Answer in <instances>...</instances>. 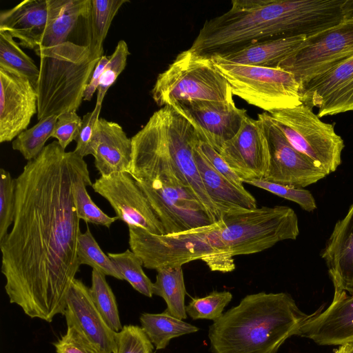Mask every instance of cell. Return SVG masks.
<instances>
[{
  "mask_svg": "<svg viewBox=\"0 0 353 353\" xmlns=\"http://www.w3.org/2000/svg\"><path fill=\"white\" fill-rule=\"evenodd\" d=\"M77 256L80 265H88L105 276L123 280L117 267L108 255L102 251L88 227L79 236Z\"/></svg>",
  "mask_w": 353,
  "mask_h": 353,
  "instance_id": "d6a6232c",
  "label": "cell"
},
{
  "mask_svg": "<svg viewBox=\"0 0 353 353\" xmlns=\"http://www.w3.org/2000/svg\"><path fill=\"white\" fill-rule=\"evenodd\" d=\"M353 56V17L307 37L278 68L292 74L301 85Z\"/></svg>",
  "mask_w": 353,
  "mask_h": 353,
  "instance_id": "8fae6325",
  "label": "cell"
},
{
  "mask_svg": "<svg viewBox=\"0 0 353 353\" xmlns=\"http://www.w3.org/2000/svg\"><path fill=\"white\" fill-rule=\"evenodd\" d=\"M227 80L232 94L266 112L301 105L300 85L290 72L234 63L218 54L210 57Z\"/></svg>",
  "mask_w": 353,
  "mask_h": 353,
  "instance_id": "9c48e42d",
  "label": "cell"
},
{
  "mask_svg": "<svg viewBox=\"0 0 353 353\" xmlns=\"http://www.w3.org/2000/svg\"><path fill=\"white\" fill-rule=\"evenodd\" d=\"M89 154L94 157V165L101 176L130 173L132 140L119 124L99 117L88 148L87 156Z\"/></svg>",
  "mask_w": 353,
  "mask_h": 353,
  "instance_id": "44dd1931",
  "label": "cell"
},
{
  "mask_svg": "<svg viewBox=\"0 0 353 353\" xmlns=\"http://www.w3.org/2000/svg\"><path fill=\"white\" fill-rule=\"evenodd\" d=\"M351 350V343L339 346L334 351V353H350Z\"/></svg>",
  "mask_w": 353,
  "mask_h": 353,
  "instance_id": "7dc6e473",
  "label": "cell"
},
{
  "mask_svg": "<svg viewBox=\"0 0 353 353\" xmlns=\"http://www.w3.org/2000/svg\"><path fill=\"white\" fill-rule=\"evenodd\" d=\"M47 19V0H26L1 12L0 31L18 39L21 46L35 52L41 41Z\"/></svg>",
  "mask_w": 353,
  "mask_h": 353,
  "instance_id": "603a6c76",
  "label": "cell"
},
{
  "mask_svg": "<svg viewBox=\"0 0 353 353\" xmlns=\"http://www.w3.org/2000/svg\"><path fill=\"white\" fill-rule=\"evenodd\" d=\"M82 125L81 118L76 112H66L58 116L51 137L57 139L64 150L74 140L76 141Z\"/></svg>",
  "mask_w": 353,
  "mask_h": 353,
  "instance_id": "60d3db41",
  "label": "cell"
},
{
  "mask_svg": "<svg viewBox=\"0 0 353 353\" xmlns=\"http://www.w3.org/2000/svg\"><path fill=\"white\" fill-rule=\"evenodd\" d=\"M130 54L127 43L124 40H120L117 43L114 52L110 57L101 76L97 89L96 104L102 105L108 90L125 69Z\"/></svg>",
  "mask_w": 353,
  "mask_h": 353,
  "instance_id": "74e56055",
  "label": "cell"
},
{
  "mask_svg": "<svg viewBox=\"0 0 353 353\" xmlns=\"http://www.w3.org/2000/svg\"><path fill=\"white\" fill-rule=\"evenodd\" d=\"M299 336L320 345L353 343V294L334 293L330 305L310 314L299 330Z\"/></svg>",
  "mask_w": 353,
  "mask_h": 353,
  "instance_id": "ffe728a7",
  "label": "cell"
},
{
  "mask_svg": "<svg viewBox=\"0 0 353 353\" xmlns=\"http://www.w3.org/2000/svg\"><path fill=\"white\" fill-rule=\"evenodd\" d=\"M135 181L148 198L165 234L213 223L199 201L184 188L161 178Z\"/></svg>",
  "mask_w": 353,
  "mask_h": 353,
  "instance_id": "7c38bea8",
  "label": "cell"
},
{
  "mask_svg": "<svg viewBox=\"0 0 353 353\" xmlns=\"http://www.w3.org/2000/svg\"><path fill=\"white\" fill-rule=\"evenodd\" d=\"M58 116L52 115L39 120L36 125L24 130L13 140L12 149L19 151L28 161L36 158L51 137Z\"/></svg>",
  "mask_w": 353,
  "mask_h": 353,
  "instance_id": "1f68e13d",
  "label": "cell"
},
{
  "mask_svg": "<svg viewBox=\"0 0 353 353\" xmlns=\"http://www.w3.org/2000/svg\"><path fill=\"white\" fill-rule=\"evenodd\" d=\"M258 119L265 131L270 155L269 167L263 179L303 188L327 175L323 168L289 143L268 112L259 114Z\"/></svg>",
  "mask_w": 353,
  "mask_h": 353,
  "instance_id": "4fadbf2b",
  "label": "cell"
},
{
  "mask_svg": "<svg viewBox=\"0 0 353 353\" xmlns=\"http://www.w3.org/2000/svg\"><path fill=\"white\" fill-rule=\"evenodd\" d=\"M289 143L311 159L327 174L341 163L344 141L334 130L312 109L301 103L297 106L268 112Z\"/></svg>",
  "mask_w": 353,
  "mask_h": 353,
  "instance_id": "30bf717a",
  "label": "cell"
},
{
  "mask_svg": "<svg viewBox=\"0 0 353 353\" xmlns=\"http://www.w3.org/2000/svg\"><path fill=\"white\" fill-rule=\"evenodd\" d=\"M157 272L153 294L164 299L167 305L166 312L179 319H185L186 289L182 267L166 268Z\"/></svg>",
  "mask_w": 353,
  "mask_h": 353,
  "instance_id": "83f0119b",
  "label": "cell"
},
{
  "mask_svg": "<svg viewBox=\"0 0 353 353\" xmlns=\"http://www.w3.org/2000/svg\"><path fill=\"white\" fill-rule=\"evenodd\" d=\"M197 148L209 164L217 172L236 187L241 189L245 188L241 179L230 168L219 152L201 140L199 141Z\"/></svg>",
  "mask_w": 353,
  "mask_h": 353,
  "instance_id": "7bdbcfd3",
  "label": "cell"
},
{
  "mask_svg": "<svg viewBox=\"0 0 353 353\" xmlns=\"http://www.w3.org/2000/svg\"><path fill=\"white\" fill-rule=\"evenodd\" d=\"M91 1L47 0V23L40 45L34 52L68 41L79 20L88 16Z\"/></svg>",
  "mask_w": 353,
  "mask_h": 353,
  "instance_id": "484cf974",
  "label": "cell"
},
{
  "mask_svg": "<svg viewBox=\"0 0 353 353\" xmlns=\"http://www.w3.org/2000/svg\"><path fill=\"white\" fill-rule=\"evenodd\" d=\"M350 353H353V343H351V350L350 351Z\"/></svg>",
  "mask_w": 353,
  "mask_h": 353,
  "instance_id": "c3c4849f",
  "label": "cell"
},
{
  "mask_svg": "<svg viewBox=\"0 0 353 353\" xmlns=\"http://www.w3.org/2000/svg\"><path fill=\"white\" fill-rule=\"evenodd\" d=\"M232 299L229 291H213L204 297L192 299L185 307L186 313L194 320L214 321L223 315L224 308Z\"/></svg>",
  "mask_w": 353,
  "mask_h": 353,
  "instance_id": "d590c367",
  "label": "cell"
},
{
  "mask_svg": "<svg viewBox=\"0 0 353 353\" xmlns=\"http://www.w3.org/2000/svg\"><path fill=\"white\" fill-rule=\"evenodd\" d=\"M0 67L8 68L26 77L36 89L39 68L19 47L8 33L0 31Z\"/></svg>",
  "mask_w": 353,
  "mask_h": 353,
  "instance_id": "4dcf8cb0",
  "label": "cell"
},
{
  "mask_svg": "<svg viewBox=\"0 0 353 353\" xmlns=\"http://www.w3.org/2000/svg\"><path fill=\"white\" fill-rule=\"evenodd\" d=\"M222 226L221 220L208 225L165 234L128 227L129 245L131 251L148 269L157 271L201 260L212 271L230 272L236 265L234 256L221 239Z\"/></svg>",
  "mask_w": 353,
  "mask_h": 353,
  "instance_id": "5b68a950",
  "label": "cell"
},
{
  "mask_svg": "<svg viewBox=\"0 0 353 353\" xmlns=\"http://www.w3.org/2000/svg\"><path fill=\"white\" fill-rule=\"evenodd\" d=\"M306 37H284L252 43L218 54L225 60L243 65L278 68L296 51Z\"/></svg>",
  "mask_w": 353,
  "mask_h": 353,
  "instance_id": "d4e9b609",
  "label": "cell"
},
{
  "mask_svg": "<svg viewBox=\"0 0 353 353\" xmlns=\"http://www.w3.org/2000/svg\"><path fill=\"white\" fill-rule=\"evenodd\" d=\"M92 187L109 202L118 219L128 227L141 228L155 234H165L148 198L129 173L100 176Z\"/></svg>",
  "mask_w": 353,
  "mask_h": 353,
  "instance_id": "5bb4252c",
  "label": "cell"
},
{
  "mask_svg": "<svg viewBox=\"0 0 353 353\" xmlns=\"http://www.w3.org/2000/svg\"><path fill=\"white\" fill-rule=\"evenodd\" d=\"M40 58L37 93V119L76 112L93 71L102 56L86 44L70 41L43 48Z\"/></svg>",
  "mask_w": 353,
  "mask_h": 353,
  "instance_id": "8992f818",
  "label": "cell"
},
{
  "mask_svg": "<svg viewBox=\"0 0 353 353\" xmlns=\"http://www.w3.org/2000/svg\"><path fill=\"white\" fill-rule=\"evenodd\" d=\"M90 291L92 301L105 323L114 332H119L123 326L116 298L106 281L105 275L95 270L92 271Z\"/></svg>",
  "mask_w": 353,
  "mask_h": 353,
  "instance_id": "836d02e7",
  "label": "cell"
},
{
  "mask_svg": "<svg viewBox=\"0 0 353 353\" xmlns=\"http://www.w3.org/2000/svg\"><path fill=\"white\" fill-rule=\"evenodd\" d=\"M195 162L206 192L223 216L243 210L256 208V201L245 188L241 189L217 172L197 148Z\"/></svg>",
  "mask_w": 353,
  "mask_h": 353,
  "instance_id": "cb8c5ba5",
  "label": "cell"
},
{
  "mask_svg": "<svg viewBox=\"0 0 353 353\" xmlns=\"http://www.w3.org/2000/svg\"><path fill=\"white\" fill-rule=\"evenodd\" d=\"M128 0H92L87 21L88 46L97 54L103 56V44L118 10Z\"/></svg>",
  "mask_w": 353,
  "mask_h": 353,
  "instance_id": "f1b7e54d",
  "label": "cell"
},
{
  "mask_svg": "<svg viewBox=\"0 0 353 353\" xmlns=\"http://www.w3.org/2000/svg\"><path fill=\"white\" fill-rule=\"evenodd\" d=\"M343 9L345 17H353V0H345Z\"/></svg>",
  "mask_w": 353,
  "mask_h": 353,
  "instance_id": "bcb514c9",
  "label": "cell"
},
{
  "mask_svg": "<svg viewBox=\"0 0 353 353\" xmlns=\"http://www.w3.org/2000/svg\"><path fill=\"white\" fill-rule=\"evenodd\" d=\"M0 243L13 224L15 208V179L3 168L0 169Z\"/></svg>",
  "mask_w": 353,
  "mask_h": 353,
  "instance_id": "8d00e7d4",
  "label": "cell"
},
{
  "mask_svg": "<svg viewBox=\"0 0 353 353\" xmlns=\"http://www.w3.org/2000/svg\"><path fill=\"white\" fill-rule=\"evenodd\" d=\"M221 220V239L234 256L261 252L299 234L297 215L288 206L243 210Z\"/></svg>",
  "mask_w": 353,
  "mask_h": 353,
  "instance_id": "ba28073f",
  "label": "cell"
},
{
  "mask_svg": "<svg viewBox=\"0 0 353 353\" xmlns=\"http://www.w3.org/2000/svg\"><path fill=\"white\" fill-rule=\"evenodd\" d=\"M86 168L83 157L54 141L15 179L14 221L0 243L1 272L10 302L30 318L51 322L64 314L80 267L72 186Z\"/></svg>",
  "mask_w": 353,
  "mask_h": 353,
  "instance_id": "6da1fadb",
  "label": "cell"
},
{
  "mask_svg": "<svg viewBox=\"0 0 353 353\" xmlns=\"http://www.w3.org/2000/svg\"><path fill=\"white\" fill-rule=\"evenodd\" d=\"M108 255L117 267L123 280L141 294L150 298L153 296V283L145 274L143 261L135 253L127 250Z\"/></svg>",
  "mask_w": 353,
  "mask_h": 353,
  "instance_id": "e575fe53",
  "label": "cell"
},
{
  "mask_svg": "<svg viewBox=\"0 0 353 353\" xmlns=\"http://www.w3.org/2000/svg\"><path fill=\"white\" fill-rule=\"evenodd\" d=\"M172 107L189 120L201 141L219 153L224 144L236 134L248 117L246 110L237 108L234 101H197Z\"/></svg>",
  "mask_w": 353,
  "mask_h": 353,
  "instance_id": "9a60e30c",
  "label": "cell"
},
{
  "mask_svg": "<svg viewBox=\"0 0 353 353\" xmlns=\"http://www.w3.org/2000/svg\"><path fill=\"white\" fill-rule=\"evenodd\" d=\"M72 327L103 353H116L117 332L105 323L95 306L88 288L75 279L66 296L64 314Z\"/></svg>",
  "mask_w": 353,
  "mask_h": 353,
  "instance_id": "d6986e66",
  "label": "cell"
},
{
  "mask_svg": "<svg viewBox=\"0 0 353 353\" xmlns=\"http://www.w3.org/2000/svg\"><path fill=\"white\" fill-rule=\"evenodd\" d=\"M88 168L81 172L74 179L72 186L73 201L77 217L86 223L110 228L118 219L117 216H110L103 212L92 200L86 187L92 186Z\"/></svg>",
  "mask_w": 353,
  "mask_h": 353,
  "instance_id": "f546056e",
  "label": "cell"
},
{
  "mask_svg": "<svg viewBox=\"0 0 353 353\" xmlns=\"http://www.w3.org/2000/svg\"><path fill=\"white\" fill-rule=\"evenodd\" d=\"M101 105L96 104L92 112L85 114L82 119L80 132L76 139L77 145L74 152L82 157L87 156V150L92 139L96 122L99 118Z\"/></svg>",
  "mask_w": 353,
  "mask_h": 353,
  "instance_id": "ee69618b",
  "label": "cell"
},
{
  "mask_svg": "<svg viewBox=\"0 0 353 353\" xmlns=\"http://www.w3.org/2000/svg\"><path fill=\"white\" fill-rule=\"evenodd\" d=\"M0 142H9L27 130L37 113V93L28 78L0 67Z\"/></svg>",
  "mask_w": 353,
  "mask_h": 353,
  "instance_id": "ac0fdd59",
  "label": "cell"
},
{
  "mask_svg": "<svg viewBox=\"0 0 353 353\" xmlns=\"http://www.w3.org/2000/svg\"><path fill=\"white\" fill-rule=\"evenodd\" d=\"M151 92L161 108L197 101H234L229 83L211 58L190 49L179 54L158 75Z\"/></svg>",
  "mask_w": 353,
  "mask_h": 353,
  "instance_id": "52a82bcc",
  "label": "cell"
},
{
  "mask_svg": "<svg viewBox=\"0 0 353 353\" xmlns=\"http://www.w3.org/2000/svg\"><path fill=\"white\" fill-rule=\"evenodd\" d=\"M345 0H232L225 13L207 20L189 48L210 57L254 43L310 37L343 21Z\"/></svg>",
  "mask_w": 353,
  "mask_h": 353,
  "instance_id": "7a4b0ae2",
  "label": "cell"
},
{
  "mask_svg": "<svg viewBox=\"0 0 353 353\" xmlns=\"http://www.w3.org/2000/svg\"><path fill=\"white\" fill-rule=\"evenodd\" d=\"M334 286V293L353 294V204L339 221L322 252Z\"/></svg>",
  "mask_w": 353,
  "mask_h": 353,
  "instance_id": "7402d4cb",
  "label": "cell"
},
{
  "mask_svg": "<svg viewBox=\"0 0 353 353\" xmlns=\"http://www.w3.org/2000/svg\"><path fill=\"white\" fill-rule=\"evenodd\" d=\"M108 61L109 59L106 56L103 55L97 63L91 76L90 81L86 87L83 95V101H90L92 99L94 93L98 89L101 76L103 73L105 68L108 63Z\"/></svg>",
  "mask_w": 353,
  "mask_h": 353,
  "instance_id": "f6af8a7d",
  "label": "cell"
},
{
  "mask_svg": "<svg viewBox=\"0 0 353 353\" xmlns=\"http://www.w3.org/2000/svg\"><path fill=\"white\" fill-rule=\"evenodd\" d=\"M131 140L130 170L173 175L199 201L213 223L221 221V214L208 195L195 162L199 137L186 117L172 106L162 107Z\"/></svg>",
  "mask_w": 353,
  "mask_h": 353,
  "instance_id": "277c9868",
  "label": "cell"
},
{
  "mask_svg": "<svg viewBox=\"0 0 353 353\" xmlns=\"http://www.w3.org/2000/svg\"><path fill=\"white\" fill-rule=\"evenodd\" d=\"M220 154L243 183L264 179L270 155L261 122L248 116L236 134L224 144Z\"/></svg>",
  "mask_w": 353,
  "mask_h": 353,
  "instance_id": "2e32d148",
  "label": "cell"
},
{
  "mask_svg": "<svg viewBox=\"0 0 353 353\" xmlns=\"http://www.w3.org/2000/svg\"><path fill=\"white\" fill-rule=\"evenodd\" d=\"M154 345L141 327L124 325L117 332L116 353H153Z\"/></svg>",
  "mask_w": 353,
  "mask_h": 353,
  "instance_id": "ab89813d",
  "label": "cell"
},
{
  "mask_svg": "<svg viewBox=\"0 0 353 353\" xmlns=\"http://www.w3.org/2000/svg\"><path fill=\"white\" fill-rule=\"evenodd\" d=\"M54 345L57 353H103L72 327Z\"/></svg>",
  "mask_w": 353,
  "mask_h": 353,
  "instance_id": "b9f144b4",
  "label": "cell"
},
{
  "mask_svg": "<svg viewBox=\"0 0 353 353\" xmlns=\"http://www.w3.org/2000/svg\"><path fill=\"white\" fill-rule=\"evenodd\" d=\"M141 327L157 350L165 349L171 339L196 332L199 328L165 310L161 313H143Z\"/></svg>",
  "mask_w": 353,
  "mask_h": 353,
  "instance_id": "4316f807",
  "label": "cell"
},
{
  "mask_svg": "<svg viewBox=\"0 0 353 353\" xmlns=\"http://www.w3.org/2000/svg\"><path fill=\"white\" fill-rule=\"evenodd\" d=\"M310 316L289 294H248L210 326V350L212 353H276L287 339L299 336Z\"/></svg>",
  "mask_w": 353,
  "mask_h": 353,
  "instance_id": "3957f363",
  "label": "cell"
},
{
  "mask_svg": "<svg viewBox=\"0 0 353 353\" xmlns=\"http://www.w3.org/2000/svg\"><path fill=\"white\" fill-rule=\"evenodd\" d=\"M300 96L320 118L353 111V56L301 84Z\"/></svg>",
  "mask_w": 353,
  "mask_h": 353,
  "instance_id": "e0dca14e",
  "label": "cell"
},
{
  "mask_svg": "<svg viewBox=\"0 0 353 353\" xmlns=\"http://www.w3.org/2000/svg\"><path fill=\"white\" fill-rule=\"evenodd\" d=\"M245 183L293 201L307 212H312L316 208V204L312 194L303 188L281 185L263 179L247 181Z\"/></svg>",
  "mask_w": 353,
  "mask_h": 353,
  "instance_id": "f35d334b",
  "label": "cell"
}]
</instances>
